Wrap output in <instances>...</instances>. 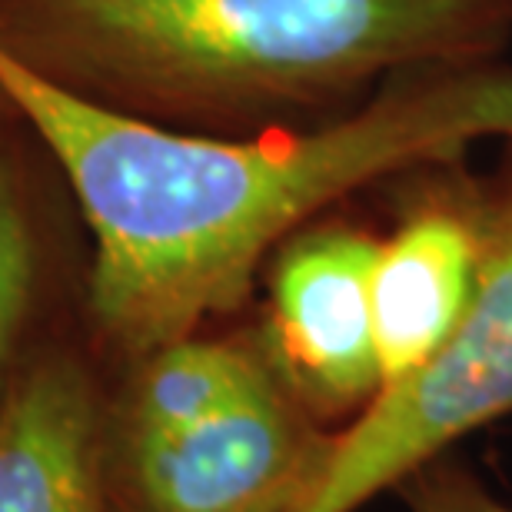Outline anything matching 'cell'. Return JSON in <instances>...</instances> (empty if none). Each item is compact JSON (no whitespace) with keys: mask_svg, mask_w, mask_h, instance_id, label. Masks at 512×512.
<instances>
[{"mask_svg":"<svg viewBox=\"0 0 512 512\" xmlns=\"http://www.w3.org/2000/svg\"><path fill=\"white\" fill-rule=\"evenodd\" d=\"M0 87L54 157L90 233L80 320L114 366L240 313L273 250L353 193L512 140L503 57L403 70L330 124L256 137L117 114L4 54Z\"/></svg>","mask_w":512,"mask_h":512,"instance_id":"obj_1","label":"cell"},{"mask_svg":"<svg viewBox=\"0 0 512 512\" xmlns=\"http://www.w3.org/2000/svg\"><path fill=\"white\" fill-rule=\"evenodd\" d=\"M506 0H0V54L117 114L210 137L320 127L393 74L503 57Z\"/></svg>","mask_w":512,"mask_h":512,"instance_id":"obj_2","label":"cell"},{"mask_svg":"<svg viewBox=\"0 0 512 512\" xmlns=\"http://www.w3.org/2000/svg\"><path fill=\"white\" fill-rule=\"evenodd\" d=\"M479 273L456 336L413 380L386 389L336 433L333 459L303 512H360L456 439L512 413V140L479 180Z\"/></svg>","mask_w":512,"mask_h":512,"instance_id":"obj_3","label":"cell"},{"mask_svg":"<svg viewBox=\"0 0 512 512\" xmlns=\"http://www.w3.org/2000/svg\"><path fill=\"white\" fill-rule=\"evenodd\" d=\"M336 433L296 399L273 363L227 409L173 433L104 426L110 512H303Z\"/></svg>","mask_w":512,"mask_h":512,"instance_id":"obj_4","label":"cell"},{"mask_svg":"<svg viewBox=\"0 0 512 512\" xmlns=\"http://www.w3.org/2000/svg\"><path fill=\"white\" fill-rule=\"evenodd\" d=\"M380 237L343 217H316L263 266L260 336L286 389L320 419L360 416L383 389L373 326Z\"/></svg>","mask_w":512,"mask_h":512,"instance_id":"obj_5","label":"cell"},{"mask_svg":"<svg viewBox=\"0 0 512 512\" xmlns=\"http://www.w3.org/2000/svg\"><path fill=\"white\" fill-rule=\"evenodd\" d=\"M373 266V326L383 389L413 380L456 336L479 273V177L463 160L413 173Z\"/></svg>","mask_w":512,"mask_h":512,"instance_id":"obj_6","label":"cell"},{"mask_svg":"<svg viewBox=\"0 0 512 512\" xmlns=\"http://www.w3.org/2000/svg\"><path fill=\"white\" fill-rule=\"evenodd\" d=\"M97 350L44 340L0 399V512H110Z\"/></svg>","mask_w":512,"mask_h":512,"instance_id":"obj_7","label":"cell"},{"mask_svg":"<svg viewBox=\"0 0 512 512\" xmlns=\"http://www.w3.org/2000/svg\"><path fill=\"white\" fill-rule=\"evenodd\" d=\"M70 200L54 157L24 120L0 137V399L37 343L47 273V223Z\"/></svg>","mask_w":512,"mask_h":512,"instance_id":"obj_8","label":"cell"},{"mask_svg":"<svg viewBox=\"0 0 512 512\" xmlns=\"http://www.w3.org/2000/svg\"><path fill=\"white\" fill-rule=\"evenodd\" d=\"M399 489L413 512H512V506L486 493L476 476L446 463L443 456L413 469Z\"/></svg>","mask_w":512,"mask_h":512,"instance_id":"obj_9","label":"cell"},{"mask_svg":"<svg viewBox=\"0 0 512 512\" xmlns=\"http://www.w3.org/2000/svg\"><path fill=\"white\" fill-rule=\"evenodd\" d=\"M14 124H20V110H17L14 100H10L7 90L0 87V137H4V133Z\"/></svg>","mask_w":512,"mask_h":512,"instance_id":"obj_10","label":"cell"},{"mask_svg":"<svg viewBox=\"0 0 512 512\" xmlns=\"http://www.w3.org/2000/svg\"><path fill=\"white\" fill-rule=\"evenodd\" d=\"M506 4H509V10H512V0H506Z\"/></svg>","mask_w":512,"mask_h":512,"instance_id":"obj_11","label":"cell"}]
</instances>
